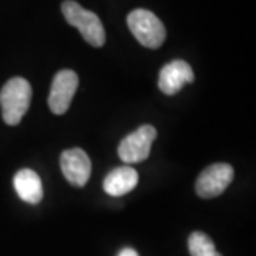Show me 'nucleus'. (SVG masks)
<instances>
[{
  "instance_id": "nucleus-1",
  "label": "nucleus",
  "mask_w": 256,
  "mask_h": 256,
  "mask_svg": "<svg viewBox=\"0 0 256 256\" xmlns=\"http://www.w3.org/2000/svg\"><path fill=\"white\" fill-rule=\"evenodd\" d=\"M32 101V86L23 77H13L0 90L2 116L8 126H18L28 112Z\"/></svg>"
},
{
  "instance_id": "nucleus-2",
  "label": "nucleus",
  "mask_w": 256,
  "mask_h": 256,
  "mask_svg": "<svg viewBox=\"0 0 256 256\" xmlns=\"http://www.w3.org/2000/svg\"><path fill=\"white\" fill-rule=\"evenodd\" d=\"M64 18L68 24L78 28L84 40L92 47H101L106 43V32L98 16L82 8L77 2L66 0L62 4Z\"/></svg>"
},
{
  "instance_id": "nucleus-3",
  "label": "nucleus",
  "mask_w": 256,
  "mask_h": 256,
  "mask_svg": "<svg viewBox=\"0 0 256 256\" xmlns=\"http://www.w3.org/2000/svg\"><path fill=\"white\" fill-rule=\"evenodd\" d=\"M127 23L131 33L144 47L158 48L162 46L166 36L165 28L152 12L146 9L132 10L128 14Z\"/></svg>"
},
{
  "instance_id": "nucleus-4",
  "label": "nucleus",
  "mask_w": 256,
  "mask_h": 256,
  "mask_svg": "<svg viewBox=\"0 0 256 256\" xmlns=\"http://www.w3.org/2000/svg\"><path fill=\"white\" fill-rule=\"evenodd\" d=\"M156 138V130L150 124L141 126L128 134L118 146V156L126 164H138L148 158L151 146Z\"/></svg>"
},
{
  "instance_id": "nucleus-5",
  "label": "nucleus",
  "mask_w": 256,
  "mask_h": 256,
  "mask_svg": "<svg viewBox=\"0 0 256 256\" xmlns=\"http://www.w3.org/2000/svg\"><path fill=\"white\" fill-rule=\"evenodd\" d=\"M234 180V168L229 164H214L202 171L196 184L195 191L204 200L220 196Z\"/></svg>"
},
{
  "instance_id": "nucleus-6",
  "label": "nucleus",
  "mask_w": 256,
  "mask_h": 256,
  "mask_svg": "<svg viewBox=\"0 0 256 256\" xmlns=\"http://www.w3.org/2000/svg\"><path fill=\"white\" fill-rule=\"evenodd\" d=\"M78 87V76L73 70H62L56 74L48 94V107L53 114L62 116L68 110Z\"/></svg>"
},
{
  "instance_id": "nucleus-7",
  "label": "nucleus",
  "mask_w": 256,
  "mask_h": 256,
  "mask_svg": "<svg viewBox=\"0 0 256 256\" xmlns=\"http://www.w3.org/2000/svg\"><path fill=\"white\" fill-rule=\"evenodd\" d=\"M64 178L73 186H84L92 175V161L82 148L66 150L60 156Z\"/></svg>"
},
{
  "instance_id": "nucleus-8",
  "label": "nucleus",
  "mask_w": 256,
  "mask_h": 256,
  "mask_svg": "<svg viewBox=\"0 0 256 256\" xmlns=\"http://www.w3.org/2000/svg\"><path fill=\"white\" fill-rule=\"evenodd\" d=\"M195 76L191 66L184 60H174L165 64L158 76V87L166 96H174L182 90L188 82H194Z\"/></svg>"
},
{
  "instance_id": "nucleus-9",
  "label": "nucleus",
  "mask_w": 256,
  "mask_h": 256,
  "mask_svg": "<svg viewBox=\"0 0 256 256\" xmlns=\"http://www.w3.org/2000/svg\"><path fill=\"white\" fill-rule=\"evenodd\" d=\"M138 184V172L132 166H118L106 176L102 188L111 196H122Z\"/></svg>"
},
{
  "instance_id": "nucleus-10",
  "label": "nucleus",
  "mask_w": 256,
  "mask_h": 256,
  "mask_svg": "<svg viewBox=\"0 0 256 256\" xmlns=\"http://www.w3.org/2000/svg\"><path fill=\"white\" fill-rule=\"evenodd\" d=\"M13 185L20 200H23L28 204L36 205L43 200L42 180L33 170H28V168L20 170L18 174L14 175Z\"/></svg>"
},
{
  "instance_id": "nucleus-11",
  "label": "nucleus",
  "mask_w": 256,
  "mask_h": 256,
  "mask_svg": "<svg viewBox=\"0 0 256 256\" xmlns=\"http://www.w3.org/2000/svg\"><path fill=\"white\" fill-rule=\"evenodd\" d=\"M188 249L191 256H222L212 239L204 232H192L188 239Z\"/></svg>"
},
{
  "instance_id": "nucleus-12",
  "label": "nucleus",
  "mask_w": 256,
  "mask_h": 256,
  "mask_svg": "<svg viewBox=\"0 0 256 256\" xmlns=\"http://www.w3.org/2000/svg\"><path fill=\"white\" fill-rule=\"evenodd\" d=\"M117 256H140L137 254V250H134V249H131V248H124V249H121L118 252V255Z\"/></svg>"
}]
</instances>
